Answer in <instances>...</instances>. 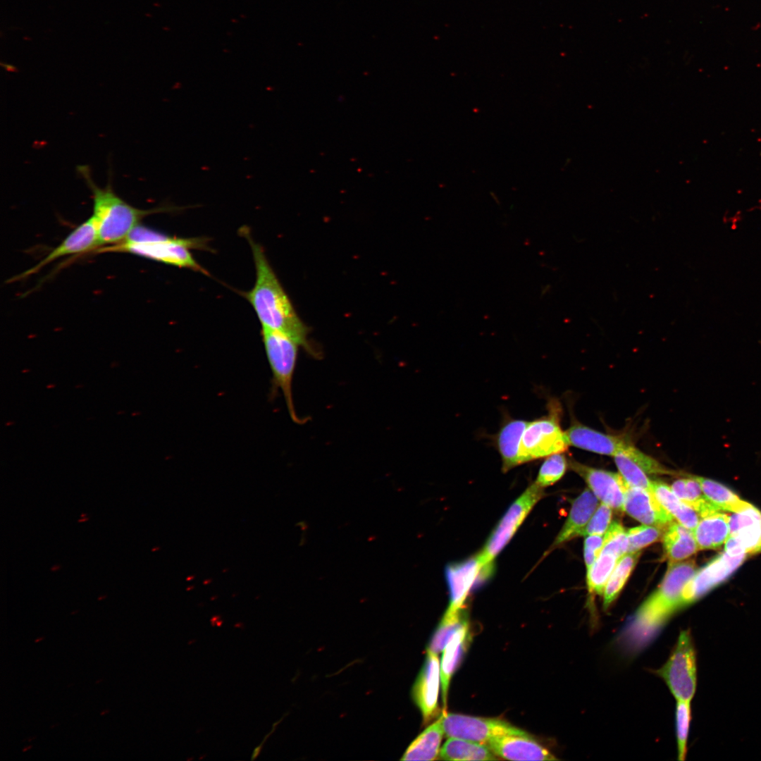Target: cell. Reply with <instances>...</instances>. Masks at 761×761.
<instances>
[{"label":"cell","instance_id":"obj_47","mask_svg":"<svg viewBox=\"0 0 761 761\" xmlns=\"http://www.w3.org/2000/svg\"><path fill=\"white\" fill-rule=\"evenodd\" d=\"M109 712V711L107 710V711H106V712H101V714H104V713H106V712Z\"/></svg>","mask_w":761,"mask_h":761},{"label":"cell","instance_id":"obj_27","mask_svg":"<svg viewBox=\"0 0 761 761\" xmlns=\"http://www.w3.org/2000/svg\"><path fill=\"white\" fill-rule=\"evenodd\" d=\"M440 757L445 760H495L488 747L484 744L458 738H449L440 750Z\"/></svg>","mask_w":761,"mask_h":761},{"label":"cell","instance_id":"obj_9","mask_svg":"<svg viewBox=\"0 0 761 761\" xmlns=\"http://www.w3.org/2000/svg\"><path fill=\"white\" fill-rule=\"evenodd\" d=\"M442 722L445 734L448 738H458L484 744L495 736L527 734L498 719L444 713L442 714Z\"/></svg>","mask_w":761,"mask_h":761},{"label":"cell","instance_id":"obj_13","mask_svg":"<svg viewBox=\"0 0 761 761\" xmlns=\"http://www.w3.org/2000/svg\"><path fill=\"white\" fill-rule=\"evenodd\" d=\"M571 468L587 483L596 497L612 509L624 512L626 482L620 474L571 460Z\"/></svg>","mask_w":761,"mask_h":761},{"label":"cell","instance_id":"obj_32","mask_svg":"<svg viewBox=\"0 0 761 761\" xmlns=\"http://www.w3.org/2000/svg\"><path fill=\"white\" fill-rule=\"evenodd\" d=\"M614 460L619 474L628 485L652 493V481L638 464L624 454L614 456Z\"/></svg>","mask_w":761,"mask_h":761},{"label":"cell","instance_id":"obj_18","mask_svg":"<svg viewBox=\"0 0 761 761\" xmlns=\"http://www.w3.org/2000/svg\"><path fill=\"white\" fill-rule=\"evenodd\" d=\"M565 434L569 445L613 457L623 453L631 445L620 435L603 433L577 423H573Z\"/></svg>","mask_w":761,"mask_h":761},{"label":"cell","instance_id":"obj_33","mask_svg":"<svg viewBox=\"0 0 761 761\" xmlns=\"http://www.w3.org/2000/svg\"><path fill=\"white\" fill-rule=\"evenodd\" d=\"M567 465L563 452L547 457L540 467L534 483L543 488L553 485L564 476Z\"/></svg>","mask_w":761,"mask_h":761},{"label":"cell","instance_id":"obj_30","mask_svg":"<svg viewBox=\"0 0 761 761\" xmlns=\"http://www.w3.org/2000/svg\"><path fill=\"white\" fill-rule=\"evenodd\" d=\"M619 559L612 553L601 551L597 559L587 570L586 582L590 593L602 595L609 578Z\"/></svg>","mask_w":761,"mask_h":761},{"label":"cell","instance_id":"obj_6","mask_svg":"<svg viewBox=\"0 0 761 761\" xmlns=\"http://www.w3.org/2000/svg\"><path fill=\"white\" fill-rule=\"evenodd\" d=\"M548 414L528 421L519 445L520 464L565 452L569 445L559 425V406L554 400L547 405Z\"/></svg>","mask_w":761,"mask_h":761},{"label":"cell","instance_id":"obj_35","mask_svg":"<svg viewBox=\"0 0 761 761\" xmlns=\"http://www.w3.org/2000/svg\"><path fill=\"white\" fill-rule=\"evenodd\" d=\"M629 540L627 531L617 521L612 522L604 534L602 551L614 554L619 559L628 552Z\"/></svg>","mask_w":761,"mask_h":761},{"label":"cell","instance_id":"obj_43","mask_svg":"<svg viewBox=\"0 0 761 761\" xmlns=\"http://www.w3.org/2000/svg\"><path fill=\"white\" fill-rule=\"evenodd\" d=\"M88 516V514H87V512H82V514H80V517H85V516Z\"/></svg>","mask_w":761,"mask_h":761},{"label":"cell","instance_id":"obj_22","mask_svg":"<svg viewBox=\"0 0 761 761\" xmlns=\"http://www.w3.org/2000/svg\"><path fill=\"white\" fill-rule=\"evenodd\" d=\"M663 547L669 564L683 561L699 550L693 531L674 521L663 533Z\"/></svg>","mask_w":761,"mask_h":761},{"label":"cell","instance_id":"obj_17","mask_svg":"<svg viewBox=\"0 0 761 761\" xmlns=\"http://www.w3.org/2000/svg\"><path fill=\"white\" fill-rule=\"evenodd\" d=\"M485 745L490 751L503 759L509 760H557L546 748L527 734H508L495 736Z\"/></svg>","mask_w":761,"mask_h":761},{"label":"cell","instance_id":"obj_23","mask_svg":"<svg viewBox=\"0 0 761 761\" xmlns=\"http://www.w3.org/2000/svg\"><path fill=\"white\" fill-rule=\"evenodd\" d=\"M652 492L661 505L681 525L693 531L700 517L689 505L683 502L667 483L652 481Z\"/></svg>","mask_w":761,"mask_h":761},{"label":"cell","instance_id":"obj_40","mask_svg":"<svg viewBox=\"0 0 761 761\" xmlns=\"http://www.w3.org/2000/svg\"><path fill=\"white\" fill-rule=\"evenodd\" d=\"M61 568H62V565H61L60 564H53L51 567L50 571L51 572H56V571L61 570Z\"/></svg>","mask_w":761,"mask_h":761},{"label":"cell","instance_id":"obj_41","mask_svg":"<svg viewBox=\"0 0 761 761\" xmlns=\"http://www.w3.org/2000/svg\"><path fill=\"white\" fill-rule=\"evenodd\" d=\"M89 519H90V517L89 516H85V517H80V519L78 520V522L79 524L85 523V522L88 521L89 520Z\"/></svg>","mask_w":761,"mask_h":761},{"label":"cell","instance_id":"obj_28","mask_svg":"<svg viewBox=\"0 0 761 761\" xmlns=\"http://www.w3.org/2000/svg\"><path fill=\"white\" fill-rule=\"evenodd\" d=\"M705 496L722 511L738 513L753 507L725 485L710 478L694 476Z\"/></svg>","mask_w":761,"mask_h":761},{"label":"cell","instance_id":"obj_31","mask_svg":"<svg viewBox=\"0 0 761 761\" xmlns=\"http://www.w3.org/2000/svg\"><path fill=\"white\" fill-rule=\"evenodd\" d=\"M467 624L462 611L453 615L444 614L430 642L428 650L435 654L442 652L454 633Z\"/></svg>","mask_w":761,"mask_h":761},{"label":"cell","instance_id":"obj_42","mask_svg":"<svg viewBox=\"0 0 761 761\" xmlns=\"http://www.w3.org/2000/svg\"><path fill=\"white\" fill-rule=\"evenodd\" d=\"M106 598H107V595H100V596H99L97 598V600H99V601L103 600L106 599Z\"/></svg>","mask_w":761,"mask_h":761},{"label":"cell","instance_id":"obj_1","mask_svg":"<svg viewBox=\"0 0 761 761\" xmlns=\"http://www.w3.org/2000/svg\"><path fill=\"white\" fill-rule=\"evenodd\" d=\"M240 232L250 245L256 270L254 285L244 295L261 327L287 335L310 354L317 357L318 354L308 341V328L297 314L263 247L252 239L247 229L242 228Z\"/></svg>","mask_w":761,"mask_h":761},{"label":"cell","instance_id":"obj_12","mask_svg":"<svg viewBox=\"0 0 761 761\" xmlns=\"http://www.w3.org/2000/svg\"><path fill=\"white\" fill-rule=\"evenodd\" d=\"M730 536L724 552L731 555L761 552V512L754 506L734 513L729 520Z\"/></svg>","mask_w":761,"mask_h":761},{"label":"cell","instance_id":"obj_8","mask_svg":"<svg viewBox=\"0 0 761 761\" xmlns=\"http://www.w3.org/2000/svg\"><path fill=\"white\" fill-rule=\"evenodd\" d=\"M656 673L676 700L691 702L696 690V655L691 632L681 631L666 663Z\"/></svg>","mask_w":761,"mask_h":761},{"label":"cell","instance_id":"obj_26","mask_svg":"<svg viewBox=\"0 0 761 761\" xmlns=\"http://www.w3.org/2000/svg\"><path fill=\"white\" fill-rule=\"evenodd\" d=\"M469 638L468 624L454 633L443 650L440 662V679L444 705L447 703L450 681L453 673L462 660Z\"/></svg>","mask_w":761,"mask_h":761},{"label":"cell","instance_id":"obj_3","mask_svg":"<svg viewBox=\"0 0 761 761\" xmlns=\"http://www.w3.org/2000/svg\"><path fill=\"white\" fill-rule=\"evenodd\" d=\"M77 170L92 192L93 212L91 216L97 230L98 249L123 242L149 215L181 209L170 205L150 209L134 207L116 194L110 175L107 185L100 187L92 178L89 166H79Z\"/></svg>","mask_w":761,"mask_h":761},{"label":"cell","instance_id":"obj_11","mask_svg":"<svg viewBox=\"0 0 761 761\" xmlns=\"http://www.w3.org/2000/svg\"><path fill=\"white\" fill-rule=\"evenodd\" d=\"M490 575L485 571L478 554L463 561L448 564L445 577L450 592V604L445 615L462 611L464 602L475 584Z\"/></svg>","mask_w":761,"mask_h":761},{"label":"cell","instance_id":"obj_46","mask_svg":"<svg viewBox=\"0 0 761 761\" xmlns=\"http://www.w3.org/2000/svg\"><path fill=\"white\" fill-rule=\"evenodd\" d=\"M77 612H78V610L74 611V612H71V614H75Z\"/></svg>","mask_w":761,"mask_h":761},{"label":"cell","instance_id":"obj_14","mask_svg":"<svg viewBox=\"0 0 761 761\" xmlns=\"http://www.w3.org/2000/svg\"><path fill=\"white\" fill-rule=\"evenodd\" d=\"M98 235L93 218L90 216L85 221L78 225L54 249H53L38 264L25 271L16 280L28 277L39 271L50 263L66 256L87 254L97 249Z\"/></svg>","mask_w":761,"mask_h":761},{"label":"cell","instance_id":"obj_21","mask_svg":"<svg viewBox=\"0 0 761 761\" xmlns=\"http://www.w3.org/2000/svg\"><path fill=\"white\" fill-rule=\"evenodd\" d=\"M730 516L719 512L700 519L693 531L699 550H715L730 536Z\"/></svg>","mask_w":761,"mask_h":761},{"label":"cell","instance_id":"obj_5","mask_svg":"<svg viewBox=\"0 0 761 761\" xmlns=\"http://www.w3.org/2000/svg\"><path fill=\"white\" fill-rule=\"evenodd\" d=\"M261 335L272 373L270 396L275 397L280 390L290 416L294 422L300 423L302 421L295 409L292 387L300 345L287 335L266 328L261 327Z\"/></svg>","mask_w":761,"mask_h":761},{"label":"cell","instance_id":"obj_48","mask_svg":"<svg viewBox=\"0 0 761 761\" xmlns=\"http://www.w3.org/2000/svg\"><path fill=\"white\" fill-rule=\"evenodd\" d=\"M53 386L54 385H49V386H47V388H50V387L52 388Z\"/></svg>","mask_w":761,"mask_h":761},{"label":"cell","instance_id":"obj_29","mask_svg":"<svg viewBox=\"0 0 761 761\" xmlns=\"http://www.w3.org/2000/svg\"><path fill=\"white\" fill-rule=\"evenodd\" d=\"M641 551L627 552L618 561L603 591V607L606 610L617 598L641 556Z\"/></svg>","mask_w":761,"mask_h":761},{"label":"cell","instance_id":"obj_45","mask_svg":"<svg viewBox=\"0 0 761 761\" xmlns=\"http://www.w3.org/2000/svg\"><path fill=\"white\" fill-rule=\"evenodd\" d=\"M42 639H43V637H42V638H38V639L35 640V643H37L38 641H42Z\"/></svg>","mask_w":761,"mask_h":761},{"label":"cell","instance_id":"obj_19","mask_svg":"<svg viewBox=\"0 0 761 761\" xmlns=\"http://www.w3.org/2000/svg\"><path fill=\"white\" fill-rule=\"evenodd\" d=\"M599 505L598 499L588 489L572 502L569 516L548 552L582 535V533Z\"/></svg>","mask_w":761,"mask_h":761},{"label":"cell","instance_id":"obj_24","mask_svg":"<svg viewBox=\"0 0 761 761\" xmlns=\"http://www.w3.org/2000/svg\"><path fill=\"white\" fill-rule=\"evenodd\" d=\"M442 714L409 745L401 760H434L440 755L444 735Z\"/></svg>","mask_w":761,"mask_h":761},{"label":"cell","instance_id":"obj_34","mask_svg":"<svg viewBox=\"0 0 761 761\" xmlns=\"http://www.w3.org/2000/svg\"><path fill=\"white\" fill-rule=\"evenodd\" d=\"M676 701L675 719L678 759L684 760L687 752V741L691 719V710L690 702Z\"/></svg>","mask_w":761,"mask_h":761},{"label":"cell","instance_id":"obj_2","mask_svg":"<svg viewBox=\"0 0 761 761\" xmlns=\"http://www.w3.org/2000/svg\"><path fill=\"white\" fill-rule=\"evenodd\" d=\"M693 560L669 564L658 588L641 605L621 636L623 645L636 652L647 645L667 619L681 609V593L697 571Z\"/></svg>","mask_w":761,"mask_h":761},{"label":"cell","instance_id":"obj_7","mask_svg":"<svg viewBox=\"0 0 761 761\" xmlns=\"http://www.w3.org/2000/svg\"><path fill=\"white\" fill-rule=\"evenodd\" d=\"M544 496V488L535 483L512 503L487 540L478 556L491 575L494 560L513 538L535 505Z\"/></svg>","mask_w":761,"mask_h":761},{"label":"cell","instance_id":"obj_20","mask_svg":"<svg viewBox=\"0 0 761 761\" xmlns=\"http://www.w3.org/2000/svg\"><path fill=\"white\" fill-rule=\"evenodd\" d=\"M528 423L526 420L506 417L495 435V444L502 459L504 472L520 465L519 445Z\"/></svg>","mask_w":761,"mask_h":761},{"label":"cell","instance_id":"obj_38","mask_svg":"<svg viewBox=\"0 0 761 761\" xmlns=\"http://www.w3.org/2000/svg\"><path fill=\"white\" fill-rule=\"evenodd\" d=\"M612 517V508L602 502L592 515L581 536L604 535L611 524Z\"/></svg>","mask_w":761,"mask_h":761},{"label":"cell","instance_id":"obj_10","mask_svg":"<svg viewBox=\"0 0 761 761\" xmlns=\"http://www.w3.org/2000/svg\"><path fill=\"white\" fill-rule=\"evenodd\" d=\"M745 557V554L731 555L724 552L705 567L697 570L682 590V607L699 599L710 590L726 580L740 567Z\"/></svg>","mask_w":761,"mask_h":761},{"label":"cell","instance_id":"obj_4","mask_svg":"<svg viewBox=\"0 0 761 761\" xmlns=\"http://www.w3.org/2000/svg\"><path fill=\"white\" fill-rule=\"evenodd\" d=\"M206 244L203 238L171 237L139 225L123 242L101 247L97 252L128 253L207 273L190 252L192 249L207 248Z\"/></svg>","mask_w":761,"mask_h":761},{"label":"cell","instance_id":"obj_37","mask_svg":"<svg viewBox=\"0 0 761 761\" xmlns=\"http://www.w3.org/2000/svg\"><path fill=\"white\" fill-rule=\"evenodd\" d=\"M621 454H624L633 461L646 474L679 475L677 472L668 469L656 459L643 452L632 444Z\"/></svg>","mask_w":761,"mask_h":761},{"label":"cell","instance_id":"obj_39","mask_svg":"<svg viewBox=\"0 0 761 761\" xmlns=\"http://www.w3.org/2000/svg\"><path fill=\"white\" fill-rule=\"evenodd\" d=\"M604 544V535L586 536L584 541V560L588 570L600 555Z\"/></svg>","mask_w":761,"mask_h":761},{"label":"cell","instance_id":"obj_36","mask_svg":"<svg viewBox=\"0 0 761 761\" xmlns=\"http://www.w3.org/2000/svg\"><path fill=\"white\" fill-rule=\"evenodd\" d=\"M663 530L661 528L648 525L630 528L627 531L628 552L640 551L641 549L656 542L663 536Z\"/></svg>","mask_w":761,"mask_h":761},{"label":"cell","instance_id":"obj_15","mask_svg":"<svg viewBox=\"0 0 761 761\" xmlns=\"http://www.w3.org/2000/svg\"><path fill=\"white\" fill-rule=\"evenodd\" d=\"M440 664L438 654L427 650L425 663L413 686L412 698L421 710L424 723L438 712Z\"/></svg>","mask_w":761,"mask_h":761},{"label":"cell","instance_id":"obj_44","mask_svg":"<svg viewBox=\"0 0 761 761\" xmlns=\"http://www.w3.org/2000/svg\"><path fill=\"white\" fill-rule=\"evenodd\" d=\"M31 748H32V745L27 746V747L25 748H24V749L23 750V752H25V751H27V750H28L29 749H30Z\"/></svg>","mask_w":761,"mask_h":761},{"label":"cell","instance_id":"obj_16","mask_svg":"<svg viewBox=\"0 0 761 761\" xmlns=\"http://www.w3.org/2000/svg\"><path fill=\"white\" fill-rule=\"evenodd\" d=\"M624 511L644 525L667 528L674 518L661 505L654 494L626 483Z\"/></svg>","mask_w":761,"mask_h":761},{"label":"cell","instance_id":"obj_25","mask_svg":"<svg viewBox=\"0 0 761 761\" xmlns=\"http://www.w3.org/2000/svg\"><path fill=\"white\" fill-rule=\"evenodd\" d=\"M679 475L684 477L676 480L672 484L671 488L683 502L698 514L700 519L724 512L705 496L699 483L691 474L681 473Z\"/></svg>","mask_w":761,"mask_h":761}]
</instances>
